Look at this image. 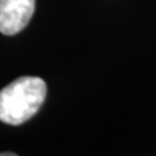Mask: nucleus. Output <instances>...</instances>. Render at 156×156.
<instances>
[{
	"instance_id": "nucleus-2",
	"label": "nucleus",
	"mask_w": 156,
	"mask_h": 156,
	"mask_svg": "<svg viewBox=\"0 0 156 156\" xmlns=\"http://www.w3.org/2000/svg\"><path fill=\"white\" fill-rule=\"evenodd\" d=\"M35 9V0H0V33L14 35L25 27Z\"/></svg>"
},
{
	"instance_id": "nucleus-1",
	"label": "nucleus",
	"mask_w": 156,
	"mask_h": 156,
	"mask_svg": "<svg viewBox=\"0 0 156 156\" xmlns=\"http://www.w3.org/2000/svg\"><path fill=\"white\" fill-rule=\"evenodd\" d=\"M47 95L46 82L39 77H20L0 90V121L21 125L39 111Z\"/></svg>"
}]
</instances>
